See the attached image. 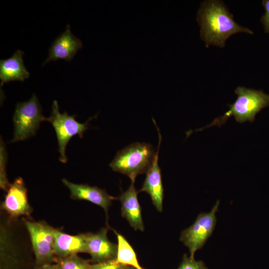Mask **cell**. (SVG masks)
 I'll list each match as a JSON object with an SVG mask.
<instances>
[{
	"mask_svg": "<svg viewBox=\"0 0 269 269\" xmlns=\"http://www.w3.org/2000/svg\"><path fill=\"white\" fill-rule=\"evenodd\" d=\"M197 20L200 27L201 38L206 47L213 45L224 47L226 40L238 32L253 34L251 30L234 21L233 15L220 0L202 2L197 12Z\"/></svg>",
	"mask_w": 269,
	"mask_h": 269,
	"instance_id": "obj_1",
	"label": "cell"
},
{
	"mask_svg": "<svg viewBox=\"0 0 269 269\" xmlns=\"http://www.w3.org/2000/svg\"><path fill=\"white\" fill-rule=\"evenodd\" d=\"M235 93L238 97L233 104L229 105V110L222 116L214 119L209 125L197 131H202L214 126L220 127L231 116H234L236 121L240 123L247 121L253 122L256 114L262 109L269 106V94L262 90L239 86L235 89Z\"/></svg>",
	"mask_w": 269,
	"mask_h": 269,
	"instance_id": "obj_2",
	"label": "cell"
},
{
	"mask_svg": "<svg viewBox=\"0 0 269 269\" xmlns=\"http://www.w3.org/2000/svg\"><path fill=\"white\" fill-rule=\"evenodd\" d=\"M156 152L149 143L134 142L117 152L109 165L114 171L128 176L134 183L136 176L150 167Z\"/></svg>",
	"mask_w": 269,
	"mask_h": 269,
	"instance_id": "obj_3",
	"label": "cell"
},
{
	"mask_svg": "<svg viewBox=\"0 0 269 269\" xmlns=\"http://www.w3.org/2000/svg\"><path fill=\"white\" fill-rule=\"evenodd\" d=\"M42 108L36 95L33 94L27 101L16 104L12 120L13 137L11 142L26 140L33 136L40 124L45 121Z\"/></svg>",
	"mask_w": 269,
	"mask_h": 269,
	"instance_id": "obj_4",
	"label": "cell"
},
{
	"mask_svg": "<svg viewBox=\"0 0 269 269\" xmlns=\"http://www.w3.org/2000/svg\"><path fill=\"white\" fill-rule=\"evenodd\" d=\"M76 116L75 115L70 116L66 112L61 114L58 102L54 100L51 115L45 118V121L50 123L55 130L60 153L59 159L62 163L67 161L66 148L70 139L76 135L82 138L84 133L89 128L88 123L91 119L86 123H80L76 120Z\"/></svg>",
	"mask_w": 269,
	"mask_h": 269,
	"instance_id": "obj_5",
	"label": "cell"
},
{
	"mask_svg": "<svg viewBox=\"0 0 269 269\" xmlns=\"http://www.w3.org/2000/svg\"><path fill=\"white\" fill-rule=\"evenodd\" d=\"M219 204L218 200L210 212L200 213L193 224L181 232L179 240L188 248L191 258L194 259L195 252L202 249L212 236L217 222L216 213Z\"/></svg>",
	"mask_w": 269,
	"mask_h": 269,
	"instance_id": "obj_6",
	"label": "cell"
},
{
	"mask_svg": "<svg viewBox=\"0 0 269 269\" xmlns=\"http://www.w3.org/2000/svg\"><path fill=\"white\" fill-rule=\"evenodd\" d=\"M35 256L36 268L56 263L54 254L53 228L42 222L25 220Z\"/></svg>",
	"mask_w": 269,
	"mask_h": 269,
	"instance_id": "obj_7",
	"label": "cell"
},
{
	"mask_svg": "<svg viewBox=\"0 0 269 269\" xmlns=\"http://www.w3.org/2000/svg\"><path fill=\"white\" fill-rule=\"evenodd\" d=\"M108 231L107 228H103L96 233H86L87 253L93 264L116 260L118 245L108 239Z\"/></svg>",
	"mask_w": 269,
	"mask_h": 269,
	"instance_id": "obj_8",
	"label": "cell"
},
{
	"mask_svg": "<svg viewBox=\"0 0 269 269\" xmlns=\"http://www.w3.org/2000/svg\"><path fill=\"white\" fill-rule=\"evenodd\" d=\"M1 208L12 217L29 215L32 212L27 191L22 178H16L6 191Z\"/></svg>",
	"mask_w": 269,
	"mask_h": 269,
	"instance_id": "obj_9",
	"label": "cell"
},
{
	"mask_svg": "<svg viewBox=\"0 0 269 269\" xmlns=\"http://www.w3.org/2000/svg\"><path fill=\"white\" fill-rule=\"evenodd\" d=\"M82 41L71 32L70 24H67L64 32L52 42L49 50L48 56L42 66L52 61L63 59L71 61L75 54L82 47Z\"/></svg>",
	"mask_w": 269,
	"mask_h": 269,
	"instance_id": "obj_10",
	"label": "cell"
},
{
	"mask_svg": "<svg viewBox=\"0 0 269 269\" xmlns=\"http://www.w3.org/2000/svg\"><path fill=\"white\" fill-rule=\"evenodd\" d=\"M62 183L69 190L70 197L75 200H84L90 201L101 207L105 211L108 220V210L112 201L117 199L110 195L107 191L95 186L86 184H76L65 178Z\"/></svg>",
	"mask_w": 269,
	"mask_h": 269,
	"instance_id": "obj_11",
	"label": "cell"
},
{
	"mask_svg": "<svg viewBox=\"0 0 269 269\" xmlns=\"http://www.w3.org/2000/svg\"><path fill=\"white\" fill-rule=\"evenodd\" d=\"M153 121L158 132V146L152 165L146 172L145 179L139 192H145L148 194L156 210L158 212H162L164 189L162 185L160 168L158 164L159 149L162 140V137L155 121Z\"/></svg>",
	"mask_w": 269,
	"mask_h": 269,
	"instance_id": "obj_12",
	"label": "cell"
},
{
	"mask_svg": "<svg viewBox=\"0 0 269 269\" xmlns=\"http://www.w3.org/2000/svg\"><path fill=\"white\" fill-rule=\"evenodd\" d=\"M53 235L54 254L57 258L87 253V234L70 235L53 228Z\"/></svg>",
	"mask_w": 269,
	"mask_h": 269,
	"instance_id": "obj_13",
	"label": "cell"
},
{
	"mask_svg": "<svg viewBox=\"0 0 269 269\" xmlns=\"http://www.w3.org/2000/svg\"><path fill=\"white\" fill-rule=\"evenodd\" d=\"M131 183L129 188L122 191L117 198L122 205V216L125 218L130 226L135 231H143L144 226L142 221L141 207L137 199L138 191Z\"/></svg>",
	"mask_w": 269,
	"mask_h": 269,
	"instance_id": "obj_14",
	"label": "cell"
},
{
	"mask_svg": "<svg viewBox=\"0 0 269 269\" xmlns=\"http://www.w3.org/2000/svg\"><path fill=\"white\" fill-rule=\"evenodd\" d=\"M24 52L17 50L9 58L0 60V86L4 83L12 81H24L29 77L30 73L23 62Z\"/></svg>",
	"mask_w": 269,
	"mask_h": 269,
	"instance_id": "obj_15",
	"label": "cell"
},
{
	"mask_svg": "<svg viewBox=\"0 0 269 269\" xmlns=\"http://www.w3.org/2000/svg\"><path fill=\"white\" fill-rule=\"evenodd\" d=\"M118 240V251L116 261L126 266H132L137 269H143L139 265L136 254L132 246L125 237L113 230Z\"/></svg>",
	"mask_w": 269,
	"mask_h": 269,
	"instance_id": "obj_16",
	"label": "cell"
},
{
	"mask_svg": "<svg viewBox=\"0 0 269 269\" xmlns=\"http://www.w3.org/2000/svg\"><path fill=\"white\" fill-rule=\"evenodd\" d=\"M91 261L84 260L77 254L63 258H57V263L61 269H90Z\"/></svg>",
	"mask_w": 269,
	"mask_h": 269,
	"instance_id": "obj_17",
	"label": "cell"
},
{
	"mask_svg": "<svg viewBox=\"0 0 269 269\" xmlns=\"http://www.w3.org/2000/svg\"><path fill=\"white\" fill-rule=\"evenodd\" d=\"M7 154L5 144L0 138V188L6 191L10 184L8 182L6 177V167L7 159Z\"/></svg>",
	"mask_w": 269,
	"mask_h": 269,
	"instance_id": "obj_18",
	"label": "cell"
},
{
	"mask_svg": "<svg viewBox=\"0 0 269 269\" xmlns=\"http://www.w3.org/2000/svg\"><path fill=\"white\" fill-rule=\"evenodd\" d=\"M177 269H208L202 261H196L184 254L182 262Z\"/></svg>",
	"mask_w": 269,
	"mask_h": 269,
	"instance_id": "obj_19",
	"label": "cell"
},
{
	"mask_svg": "<svg viewBox=\"0 0 269 269\" xmlns=\"http://www.w3.org/2000/svg\"><path fill=\"white\" fill-rule=\"evenodd\" d=\"M127 266L116 261L92 264L90 269H125Z\"/></svg>",
	"mask_w": 269,
	"mask_h": 269,
	"instance_id": "obj_20",
	"label": "cell"
},
{
	"mask_svg": "<svg viewBox=\"0 0 269 269\" xmlns=\"http://www.w3.org/2000/svg\"><path fill=\"white\" fill-rule=\"evenodd\" d=\"M262 3L266 12L261 18V22L264 26L265 32H269V0H263Z\"/></svg>",
	"mask_w": 269,
	"mask_h": 269,
	"instance_id": "obj_21",
	"label": "cell"
},
{
	"mask_svg": "<svg viewBox=\"0 0 269 269\" xmlns=\"http://www.w3.org/2000/svg\"><path fill=\"white\" fill-rule=\"evenodd\" d=\"M36 269H61L59 265L56 263L45 264L40 267H37Z\"/></svg>",
	"mask_w": 269,
	"mask_h": 269,
	"instance_id": "obj_22",
	"label": "cell"
},
{
	"mask_svg": "<svg viewBox=\"0 0 269 269\" xmlns=\"http://www.w3.org/2000/svg\"><path fill=\"white\" fill-rule=\"evenodd\" d=\"M125 269H137L132 266H127L126 268H125Z\"/></svg>",
	"mask_w": 269,
	"mask_h": 269,
	"instance_id": "obj_23",
	"label": "cell"
}]
</instances>
